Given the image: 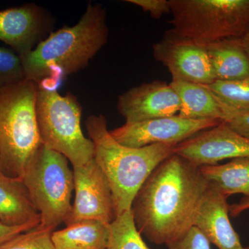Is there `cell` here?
Returning a JSON list of instances; mask_svg holds the SVG:
<instances>
[{"label": "cell", "instance_id": "d4e9b609", "mask_svg": "<svg viewBox=\"0 0 249 249\" xmlns=\"http://www.w3.org/2000/svg\"><path fill=\"white\" fill-rule=\"evenodd\" d=\"M127 2L142 8L154 19H160L163 15L170 13L169 0H127Z\"/></svg>", "mask_w": 249, "mask_h": 249}, {"label": "cell", "instance_id": "603a6c76", "mask_svg": "<svg viewBox=\"0 0 249 249\" xmlns=\"http://www.w3.org/2000/svg\"><path fill=\"white\" fill-rule=\"evenodd\" d=\"M52 234V232L36 228L7 241L0 245V249H55Z\"/></svg>", "mask_w": 249, "mask_h": 249}, {"label": "cell", "instance_id": "9a60e30c", "mask_svg": "<svg viewBox=\"0 0 249 249\" xmlns=\"http://www.w3.org/2000/svg\"><path fill=\"white\" fill-rule=\"evenodd\" d=\"M0 222L11 227H38L40 214L22 179L0 172Z\"/></svg>", "mask_w": 249, "mask_h": 249}, {"label": "cell", "instance_id": "4fadbf2b", "mask_svg": "<svg viewBox=\"0 0 249 249\" xmlns=\"http://www.w3.org/2000/svg\"><path fill=\"white\" fill-rule=\"evenodd\" d=\"M116 107L126 123H135L178 115L181 101L170 84L153 80L122 93Z\"/></svg>", "mask_w": 249, "mask_h": 249}, {"label": "cell", "instance_id": "ffe728a7", "mask_svg": "<svg viewBox=\"0 0 249 249\" xmlns=\"http://www.w3.org/2000/svg\"><path fill=\"white\" fill-rule=\"evenodd\" d=\"M109 230L107 249H150L136 227L131 210L117 216Z\"/></svg>", "mask_w": 249, "mask_h": 249}, {"label": "cell", "instance_id": "44dd1931", "mask_svg": "<svg viewBox=\"0 0 249 249\" xmlns=\"http://www.w3.org/2000/svg\"><path fill=\"white\" fill-rule=\"evenodd\" d=\"M204 86L230 110L249 111V76L234 81L215 80Z\"/></svg>", "mask_w": 249, "mask_h": 249}, {"label": "cell", "instance_id": "5bb4252c", "mask_svg": "<svg viewBox=\"0 0 249 249\" xmlns=\"http://www.w3.org/2000/svg\"><path fill=\"white\" fill-rule=\"evenodd\" d=\"M228 198L213 183L209 188L196 214L194 226L219 249H247L229 219Z\"/></svg>", "mask_w": 249, "mask_h": 249}, {"label": "cell", "instance_id": "f1b7e54d", "mask_svg": "<svg viewBox=\"0 0 249 249\" xmlns=\"http://www.w3.org/2000/svg\"><path fill=\"white\" fill-rule=\"evenodd\" d=\"M242 42H243L244 46L246 49H247V52L249 53V29L247 31V32L246 33L245 36L243 37H242Z\"/></svg>", "mask_w": 249, "mask_h": 249}, {"label": "cell", "instance_id": "3957f363", "mask_svg": "<svg viewBox=\"0 0 249 249\" xmlns=\"http://www.w3.org/2000/svg\"><path fill=\"white\" fill-rule=\"evenodd\" d=\"M85 126L94 146V160L110 186L116 217L130 211L141 187L157 165L173 155L177 145L124 146L113 138L102 114L89 116Z\"/></svg>", "mask_w": 249, "mask_h": 249}, {"label": "cell", "instance_id": "52a82bcc", "mask_svg": "<svg viewBox=\"0 0 249 249\" xmlns=\"http://www.w3.org/2000/svg\"><path fill=\"white\" fill-rule=\"evenodd\" d=\"M22 181L40 214L37 229L53 232L67 220L72 208L74 182L68 160L42 144L28 163Z\"/></svg>", "mask_w": 249, "mask_h": 249}, {"label": "cell", "instance_id": "8fae6325", "mask_svg": "<svg viewBox=\"0 0 249 249\" xmlns=\"http://www.w3.org/2000/svg\"><path fill=\"white\" fill-rule=\"evenodd\" d=\"M174 154L198 167L217 165L223 160L249 157V139L222 122L180 142Z\"/></svg>", "mask_w": 249, "mask_h": 249}, {"label": "cell", "instance_id": "7c38bea8", "mask_svg": "<svg viewBox=\"0 0 249 249\" xmlns=\"http://www.w3.org/2000/svg\"><path fill=\"white\" fill-rule=\"evenodd\" d=\"M55 21L48 10L34 3L0 11V41L19 55L27 53L53 32Z\"/></svg>", "mask_w": 249, "mask_h": 249}, {"label": "cell", "instance_id": "ba28073f", "mask_svg": "<svg viewBox=\"0 0 249 249\" xmlns=\"http://www.w3.org/2000/svg\"><path fill=\"white\" fill-rule=\"evenodd\" d=\"M73 173L75 199L65 224L97 220L111 224L116 218L112 192L96 160L73 167Z\"/></svg>", "mask_w": 249, "mask_h": 249}, {"label": "cell", "instance_id": "e0dca14e", "mask_svg": "<svg viewBox=\"0 0 249 249\" xmlns=\"http://www.w3.org/2000/svg\"><path fill=\"white\" fill-rule=\"evenodd\" d=\"M170 84L181 101L178 116L188 119L225 121V106L204 85L178 81Z\"/></svg>", "mask_w": 249, "mask_h": 249}, {"label": "cell", "instance_id": "9c48e42d", "mask_svg": "<svg viewBox=\"0 0 249 249\" xmlns=\"http://www.w3.org/2000/svg\"><path fill=\"white\" fill-rule=\"evenodd\" d=\"M222 121L212 119H188L178 115L157 118L135 123H125L110 131L116 142L124 146L142 147L155 144H175L191 138Z\"/></svg>", "mask_w": 249, "mask_h": 249}, {"label": "cell", "instance_id": "2e32d148", "mask_svg": "<svg viewBox=\"0 0 249 249\" xmlns=\"http://www.w3.org/2000/svg\"><path fill=\"white\" fill-rule=\"evenodd\" d=\"M216 80L234 81L249 76V53L242 37L204 45Z\"/></svg>", "mask_w": 249, "mask_h": 249}, {"label": "cell", "instance_id": "83f0119b", "mask_svg": "<svg viewBox=\"0 0 249 249\" xmlns=\"http://www.w3.org/2000/svg\"><path fill=\"white\" fill-rule=\"evenodd\" d=\"M249 209V198L244 197L243 199H241L240 202L237 203V204L230 205L229 214H231L232 217H236ZM246 249H249V247H246Z\"/></svg>", "mask_w": 249, "mask_h": 249}, {"label": "cell", "instance_id": "277c9868", "mask_svg": "<svg viewBox=\"0 0 249 249\" xmlns=\"http://www.w3.org/2000/svg\"><path fill=\"white\" fill-rule=\"evenodd\" d=\"M38 85L22 81L0 89V172L22 179L33 156L42 145L37 117Z\"/></svg>", "mask_w": 249, "mask_h": 249}, {"label": "cell", "instance_id": "cb8c5ba5", "mask_svg": "<svg viewBox=\"0 0 249 249\" xmlns=\"http://www.w3.org/2000/svg\"><path fill=\"white\" fill-rule=\"evenodd\" d=\"M211 243L196 227H193L179 240L167 245L168 249H211Z\"/></svg>", "mask_w": 249, "mask_h": 249}, {"label": "cell", "instance_id": "ac0fdd59", "mask_svg": "<svg viewBox=\"0 0 249 249\" xmlns=\"http://www.w3.org/2000/svg\"><path fill=\"white\" fill-rule=\"evenodd\" d=\"M109 228L100 221H81L52 232V242L55 249H107Z\"/></svg>", "mask_w": 249, "mask_h": 249}, {"label": "cell", "instance_id": "d6986e66", "mask_svg": "<svg viewBox=\"0 0 249 249\" xmlns=\"http://www.w3.org/2000/svg\"><path fill=\"white\" fill-rule=\"evenodd\" d=\"M200 169L207 181L227 198L235 194L249 198V157L234 159L225 164L205 165Z\"/></svg>", "mask_w": 249, "mask_h": 249}, {"label": "cell", "instance_id": "484cf974", "mask_svg": "<svg viewBox=\"0 0 249 249\" xmlns=\"http://www.w3.org/2000/svg\"><path fill=\"white\" fill-rule=\"evenodd\" d=\"M224 122L236 132L249 139V111H232L226 107Z\"/></svg>", "mask_w": 249, "mask_h": 249}, {"label": "cell", "instance_id": "30bf717a", "mask_svg": "<svg viewBox=\"0 0 249 249\" xmlns=\"http://www.w3.org/2000/svg\"><path fill=\"white\" fill-rule=\"evenodd\" d=\"M154 58L168 68L172 81L207 85L215 81L204 45L173 35L169 31L152 47Z\"/></svg>", "mask_w": 249, "mask_h": 249}, {"label": "cell", "instance_id": "5b68a950", "mask_svg": "<svg viewBox=\"0 0 249 249\" xmlns=\"http://www.w3.org/2000/svg\"><path fill=\"white\" fill-rule=\"evenodd\" d=\"M168 30L201 45L245 36L249 29V0H169Z\"/></svg>", "mask_w": 249, "mask_h": 249}, {"label": "cell", "instance_id": "8992f818", "mask_svg": "<svg viewBox=\"0 0 249 249\" xmlns=\"http://www.w3.org/2000/svg\"><path fill=\"white\" fill-rule=\"evenodd\" d=\"M82 106L72 93L62 96L56 88L39 86L36 101V117L41 142L59 152L73 167L94 159L91 139L82 132Z\"/></svg>", "mask_w": 249, "mask_h": 249}, {"label": "cell", "instance_id": "6da1fadb", "mask_svg": "<svg viewBox=\"0 0 249 249\" xmlns=\"http://www.w3.org/2000/svg\"><path fill=\"white\" fill-rule=\"evenodd\" d=\"M209 186L200 167L173 154L157 165L134 197L136 227L152 243L168 245L192 227Z\"/></svg>", "mask_w": 249, "mask_h": 249}, {"label": "cell", "instance_id": "7a4b0ae2", "mask_svg": "<svg viewBox=\"0 0 249 249\" xmlns=\"http://www.w3.org/2000/svg\"><path fill=\"white\" fill-rule=\"evenodd\" d=\"M107 10L89 2L79 21L53 31L34 50L19 55L25 79L56 88L63 78L84 70L107 44Z\"/></svg>", "mask_w": 249, "mask_h": 249}, {"label": "cell", "instance_id": "4316f807", "mask_svg": "<svg viewBox=\"0 0 249 249\" xmlns=\"http://www.w3.org/2000/svg\"><path fill=\"white\" fill-rule=\"evenodd\" d=\"M35 226L24 225L11 227L0 222V245L5 243L19 234L36 229Z\"/></svg>", "mask_w": 249, "mask_h": 249}, {"label": "cell", "instance_id": "7402d4cb", "mask_svg": "<svg viewBox=\"0 0 249 249\" xmlns=\"http://www.w3.org/2000/svg\"><path fill=\"white\" fill-rule=\"evenodd\" d=\"M24 79L19 55L13 49L0 47V89Z\"/></svg>", "mask_w": 249, "mask_h": 249}]
</instances>
